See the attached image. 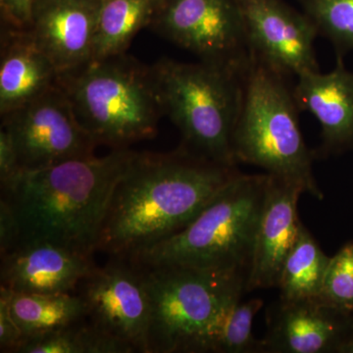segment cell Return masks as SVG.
<instances>
[{"instance_id":"6da1fadb","label":"cell","mask_w":353,"mask_h":353,"mask_svg":"<svg viewBox=\"0 0 353 353\" xmlns=\"http://www.w3.org/2000/svg\"><path fill=\"white\" fill-rule=\"evenodd\" d=\"M240 171L181 146L138 152L113 190L97 252L132 259L185 229Z\"/></svg>"},{"instance_id":"7a4b0ae2","label":"cell","mask_w":353,"mask_h":353,"mask_svg":"<svg viewBox=\"0 0 353 353\" xmlns=\"http://www.w3.org/2000/svg\"><path fill=\"white\" fill-rule=\"evenodd\" d=\"M130 148L21 170L1 188L20 229L18 245L46 241L92 256L113 190L134 157Z\"/></svg>"},{"instance_id":"3957f363","label":"cell","mask_w":353,"mask_h":353,"mask_svg":"<svg viewBox=\"0 0 353 353\" xmlns=\"http://www.w3.org/2000/svg\"><path fill=\"white\" fill-rule=\"evenodd\" d=\"M60 85L97 145L122 150L157 134L164 109L152 67L124 53L90 61Z\"/></svg>"},{"instance_id":"277c9868","label":"cell","mask_w":353,"mask_h":353,"mask_svg":"<svg viewBox=\"0 0 353 353\" xmlns=\"http://www.w3.org/2000/svg\"><path fill=\"white\" fill-rule=\"evenodd\" d=\"M269 174L239 173L185 229L131 260L248 274Z\"/></svg>"},{"instance_id":"5b68a950","label":"cell","mask_w":353,"mask_h":353,"mask_svg":"<svg viewBox=\"0 0 353 353\" xmlns=\"http://www.w3.org/2000/svg\"><path fill=\"white\" fill-rule=\"evenodd\" d=\"M294 92L281 75L256 60L246 70L243 99L233 137L236 164L254 165L269 175L322 199L304 141Z\"/></svg>"},{"instance_id":"8992f818","label":"cell","mask_w":353,"mask_h":353,"mask_svg":"<svg viewBox=\"0 0 353 353\" xmlns=\"http://www.w3.org/2000/svg\"><path fill=\"white\" fill-rule=\"evenodd\" d=\"M152 68L164 114L180 130L183 148L211 161L236 166L233 137L248 67L163 58Z\"/></svg>"},{"instance_id":"52a82bcc","label":"cell","mask_w":353,"mask_h":353,"mask_svg":"<svg viewBox=\"0 0 353 353\" xmlns=\"http://www.w3.org/2000/svg\"><path fill=\"white\" fill-rule=\"evenodd\" d=\"M139 266L152 306L150 353H194L217 318L246 292L245 272Z\"/></svg>"},{"instance_id":"ba28073f","label":"cell","mask_w":353,"mask_h":353,"mask_svg":"<svg viewBox=\"0 0 353 353\" xmlns=\"http://www.w3.org/2000/svg\"><path fill=\"white\" fill-rule=\"evenodd\" d=\"M150 26L199 61L240 69L252 62L238 0H162Z\"/></svg>"},{"instance_id":"9c48e42d","label":"cell","mask_w":353,"mask_h":353,"mask_svg":"<svg viewBox=\"0 0 353 353\" xmlns=\"http://www.w3.org/2000/svg\"><path fill=\"white\" fill-rule=\"evenodd\" d=\"M1 117V128L12 139L21 170H34L94 155L97 143L79 122L60 83Z\"/></svg>"},{"instance_id":"30bf717a","label":"cell","mask_w":353,"mask_h":353,"mask_svg":"<svg viewBox=\"0 0 353 353\" xmlns=\"http://www.w3.org/2000/svg\"><path fill=\"white\" fill-rule=\"evenodd\" d=\"M75 292L85 304L90 324L131 345L134 352L150 353L152 306L139 265L109 257L108 263L97 266L83 279Z\"/></svg>"},{"instance_id":"8fae6325","label":"cell","mask_w":353,"mask_h":353,"mask_svg":"<svg viewBox=\"0 0 353 353\" xmlns=\"http://www.w3.org/2000/svg\"><path fill=\"white\" fill-rule=\"evenodd\" d=\"M253 59L285 77L319 71L314 41L319 34L305 13L281 0H238Z\"/></svg>"},{"instance_id":"7c38bea8","label":"cell","mask_w":353,"mask_h":353,"mask_svg":"<svg viewBox=\"0 0 353 353\" xmlns=\"http://www.w3.org/2000/svg\"><path fill=\"white\" fill-rule=\"evenodd\" d=\"M102 0H36L30 34L59 76L92 59Z\"/></svg>"},{"instance_id":"4fadbf2b","label":"cell","mask_w":353,"mask_h":353,"mask_svg":"<svg viewBox=\"0 0 353 353\" xmlns=\"http://www.w3.org/2000/svg\"><path fill=\"white\" fill-rule=\"evenodd\" d=\"M303 194L297 185L269 175L246 279V292L277 288L285 259L303 225L297 210Z\"/></svg>"},{"instance_id":"5bb4252c","label":"cell","mask_w":353,"mask_h":353,"mask_svg":"<svg viewBox=\"0 0 353 353\" xmlns=\"http://www.w3.org/2000/svg\"><path fill=\"white\" fill-rule=\"evenodd\" d=\"M352 319L319 297L279 299L261 340L262 353H338Z\"/></svg>"},{"instance_id":"9a60e30c","label":"cell","mask_w":353,"mask_h":353,"mask_svg":"<svg viewBox=\"0 0 353 353\" xmlns=\"http://www.w3.org/2000/svg\"><path fill=\"white\" fill-rule=\"evenodd\" d=\"M0 257V287L14 292H75L97 266L92 256L46 241L20 243Z\"/></svg>"},{"instance_id":"2e32d148","label":"cell","mask_w":353,"mask_h":353,"mask_svg":"<svg viewBox=\"0 0 353 353\" xmlns=\"http://www.w3.org/2000/svg\"><path fill=\"white\" fill-rule=\"evenodd\" d=\"M292 92L299 111L312 114L321 125L325 153L353 148V73L343 57L329 73L311 71L297 77Z\"/></svg>"},{"instance_id":"e0dca14e","label":"cell","mask_w":353,"mask_h":353,"mask_svg":"<svg viewBox=\"0 0 353 353\" xmlns=\"http://www.w3.org/2000/svg\"><path fill=\"white\" fill-rule=\"evenodd\" d=\"M0 58V114L12 112L57 87L60 76L28 30L4 27Z\"/></svg>"},{"instance_id":"ac0fdd59","label":"cell","mask_w":353,"mask_h":353,"mask_svg":"<svg viewBox=\"0 0 353 353\" xmlns=\"http://www.w3.org/2000/svg\"><path fill=\"white\" fill-rule=\"evenodd\" d=\"M162 0H102L92 61L124 54L132 39L152 25Z\"/></svg>"},{"instance_id":"d6986e66","label":"cell","mask_w":353,"mask_h":353,"mask_svg":"<svg viewBox=\"0 0 353 353\" xmlns=\"http://www.w3.org/2000/svg\"><path fill=\"white\" fill-rule=\"evenodd\" d=\"M10 306L25 338L87 319L85 304L76 292L32 294L11 290Z\"/></svg>"},{"instance_id":"ffe728a7","label":"cell","mask_w":353,"mask_h":353,"mask_svg":"<svg viewBox=\"0 0 353 353\" xmlns=\"http://www.w3.org/2000/svg\"><path fill=\"white\" fill-rule=\"evenodd\" d=\"M330 259L310 231L303 225L296 243L281 271L277 288L281 301L317 299Z\"/></svg>"},{"instance_id":"44dd1931","label":"cell","mask_w":353,"mask_h":353,"mask_svg":"<svg viewBox=\"0 0 353 353\" xmlns=\"http://www.w3.org/2000/svg\"><path fill=\"white\" fill-rule=\"evenodd\" d=\"M263 306L261 299L230 305L199 341L194 353H262L261 340L252 332L253 320Z\"/></svg>"},{"instance_id":"7402d4cb","label":"cell","mask_w":353,"mask_h":353,"mask_svg":"<svg viewBox=\"0 0 353 353\" xmlns=\"http://www.w3.org/2000/svg\"><path fill=\"white\" fill-rule=\"evenodd\" d=\"M124 341L104 333L87 319L26 336L16 353H134Z\"/></svg>"},{"instance_id":"603a6c76","label":"cell","mask_w":353,"mask_h":353,"mask_svg":"<svg viewBox=\"0 0 353 353\" xmlns=\"http://www.w3.org/2000/svg\"><path fill=\"white\" fill-rule=\"evenodd\" d=\"M318 32L331 41L343 57L353 50V0H301Z\"/></svg>"},{"instance_id":"cb8c5ba5","label":"cell","mask_w":353,"mask_h":353,"mask_svg":"<svg viewBox=\"0 0 353 353\" xmlns=\"http://www.w3.org/2000/svg\"><path fill=\"white\" fill-rule=\"evenodd\" d=\"M319 299L332 307L353 316V241L331 257Z\"/></svg>"},{"instance_id":"d4e9b609","label":"cell","mask_w":353,"mask_h":353,"mask_svg":"<svg viewBox=\"0 0 353 353\" xmlns=\"http://www.w3.org/2000/svg\"><path fill=\"white\" fill-rule=\"evenodd\" d=\"M10 296V290L0 287V352L4 353H16L25 338L11 310Z\"/></svg>"},{"instance_id":"484cf974","label":"cell","mask_w":353,"mask_h":353,"mask_svg":"<svg viewBox=\"0 0 353 353\" xmlns=\"http://www.w3.org/2000/svg\"><path fill=\"white\" fill-rule=\"evenodd\" d=\"M34 2L36 0H0L4 27L16 30L29 29Z\"/></svg>"},{"instance_id":"4316f807","label":"cell","mask_w":353,"mask_h":353,"mask_svg":"<svg viewBox=\"0 0 353 353\" xmlns=\"http://www.w3.org/2000/svg\"><path fill=\"white\" fill-rule=\"evenodd\" d=\"M20 241L17 218L6 199H0V255L10 252Z\"/></svg>"},{"instance_id":"83f0119b","label":"cell","mask_w":353,"mask_h":353,"mask_svg":"<svg viewBox=\"0 0 353 353\" xmlns=\"http://www.w3.org/2000/svg\"><path fill=\"white\" fill-rule=\"evenodd\" d=\"M21 171L17 152L10 134L0 129V185H6Z\"/></svg>"},{"instance_id":"f1b7e54d","label":"cell","mask_w":353,"mask_h":353,"mask_svg":"<svg viewBox=\"0 0 353 353\" xmlns=\"http://www.w3.org/2000/svg\"><path fill=\"white\" fill-rule=\"evenodd\" d=\"M338 353H353V319L350 331L339 347Z\"/></svg>"}]
</instances>
